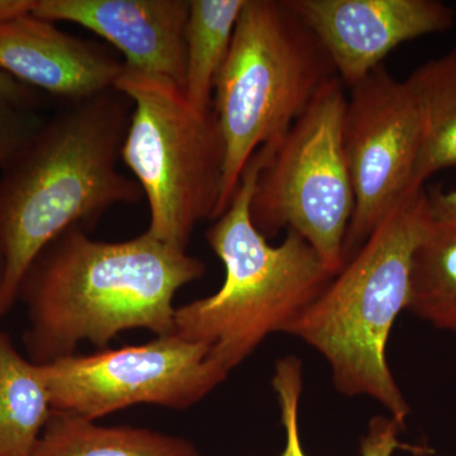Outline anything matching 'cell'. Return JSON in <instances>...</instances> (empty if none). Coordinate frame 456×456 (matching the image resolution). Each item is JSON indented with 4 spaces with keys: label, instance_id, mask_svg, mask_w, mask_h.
<instances>
[{
    "label": "cell",
    "instance_id": "ac0fdd59",
    "mask_svg": "<svg viewBox=\"0 0 456 456\" xmlns=\"http://www.w3.org/2000/svg\"><path fill=\"white\" fill-rule=\"evenodd\" d=\"M273 389L281 408L285 445L281 456H307L299 437V403L303 392V364L297 356H285L275 362Z\"/></svg>",
    "mask_w": 456,
    "mask_h": 456
},
{
    "label": "cell",
    "instance_id": "2e32d148",
    "mask_svg": "<svg viewBox=\"0 0 456 456\" xmlns=\"http://www.w3.org/2000/svg\"><path fill=\"white\" fill-rule=\"evenodd\" d=\"M246 0H191L185 25V97L200 112L213 110L216 79L232 44Z\"/></svg>",
    "mask_w": 456,
    "mask_h": 456
},
{
    "label": "cell",
    "instance_id": "ffe728a7",
    "mask_svg": "<svg viewBox=\"0 0 456 456\" xmlns=\"http://www.w3.org/2000/svg\"><path fill=\"white\" fill-rule=\"evenodd\" d=\"M403 430L401 425L391 416H375L369 422L367 434L360 444L362 456H392L397 449L422 452L424 450L404 445L399 441V432Z\"/></svg>",
    "mask_w": 456,
    "mask_h": 456
},
{
    "label": "cell",
    "instance_id": "7c38bea8",
    "mask_svg": "<svg viewBox=\"0 0 456 456\" xmlns=\"http://www.w3.org/2000/svg\"><path fill=\"white\" fill-rule=\"evenodd\" d=\"M123 66L32 13L0 22V73L69 103L113 89Z\"/></svg>",
    "mask_w": 456,
    "mask_h": 456
},
{
    "label": "cell",
    "instance_id": "cb8c5ba5",
    "mask_svg": "<svg viewBox=\"0 0 456 456\" xmlns=\"http://www.w3.org/2000/svg\"><path fill=\"white\" fill-rule=\"evenodd\" d=\"M2 278H3V264H2V260H0V284H2Z\"/></svg>",
    "mask_w": 456,
    "mask_h": 456
},
{
    "label": "cell",
    "instance_id": "277c9868",
    "mask_svg": "<svg viewBox=\"0 0 456 456\" xmlns=\"http://www.w3.org/2000/svg\"><path fill=\"white\" fill-rule=\"evenodd\" d=\"M273 147L255 152L227 211L207 231V241L224 264V284L175 311L174 334L208 345L228 373L270 335L285 334L335 277L296 231L287 230L284 241L273 246L254 226L251 200Z\"/></svg>",
    "mask_w": 456,
    "mask_h": 456
},
{
    "label": "cell",
    "instance_id": "9a60e30c",
    "mask_svg": "<svg viewBox=\"0 0 456 456\" xmlns=\"http://www.w3.org/2000/svg\"><path fill=\"white\" fill-rule=\"evenodd\" d=\"M51 415L40 365L0 327V456H31Z\"/></svg>",
    "mask_w": 456,
    "mask_h": 456
},
{
    "label": "cell",
    "instance_id": "52a82bcc",
    "mask_svg": "<svg viewBox=\"0 0 456 456\" xmlns=\"http://www.w3.org/2000/svg\"><path fill=\"white\" fill-rule=\"evenodd\" d=\"M340 77L329 80L292 127L274 143L257 178L251 220L270 239L296 231L332 275L345 265L344 245L354 193L342 123L347 95Z\"/></svg>",
    "mask_w": 456,
    "mask_h": 456
},
{
    "label": "cell",
    "instance_id": "7a4b0ae2",
    "mask_svg": "<svg viewBox=\"0 0 456 456\" xmlns=\"http://www.w3.org/2000/svg\"><path fill=\"white\" fill-rule=\"evenodd\" d=\"M134 106L117 89L71 102L44 122L0 174V321L33 259L69 228L92 226L143 198L118 169Z\"/></svg>",
    "mask_w": 456,
    "mask_h": 456
},
{
    "label": "cell",
    "instance_id": "8992f818",
    "mask_svg": "<svg viewBox=\"0 0 456 456\" xmlns=\"http://www.w3.org/2000/svg\"><path fill=\"white\" fill-rule=\"evenodd\" d=\"M114 89L132 102L121 160L149 203L146 232L187 251L198 224L215 220L224 145L215 113L200 112L167 77L123 66Z\"/></svg>",
    "mask_w": 456,
    "mask_h": 456
},
{
    "label": "cell",
    "instance_id": "7402d4cb",
    "mask_svg": "<svg viewBox=\"0 0 456 456\" xmlns=\"http://www.w3.org/2000/svg\"><path fill=\"white\" fill-rule=\"evenodd\" d=\"M0 97L9 99V101L26 108H29L37 99L32 88L17 82L4 73H0Z\"/></svg>",
    "mask_w": 456,
    "mask_h": 456
},
{
    "label": "cell",
    "instance_id": "ba28073f",
    "mask_svg": "<svg viewBox=\"0 0 456 456\" xmlns=\"http://www.w3.org/2000/svg\"><path fill=\"white\" fill-rule=\"evenodd\" d=\"M38 365L53 410L93 421L136 404L188 410L230 374L208 345L176 334Z\"/></svg>",
    "mask_w": 456,
    "mask_h": 456
},
{
    "label": "cell",
    "instance_id": "44dd1931",
    "mask_svg": "<svg viewBox=\"0 0 456 456\" xmlns=\"http://www.w3.org/2000/svg\"><path fill=\"white\" fill-rule=\"evenodd\" d=\"M426 194L432 224L456 227V188L450 191L432 189L426 191Z\"/></svg>",
    "mask_w": 456,
    "mask_h": 456
},
{
    "label": "cell",
    "instance_id": "5bb4252c",
    "mask_svg": "<svg viewBox=\"0 0 456 456\" xmlns=\"http://www.w3.org/2000/svg\"><path fill=\"white\" fill-rule=\"evenodd\" d=\"M421 122V146L413 188L456 167V46L432 59L407 77Z\"/></svg>",
    "mask_w": 456,
    "mask_h": 456
},
{
    "label": "cell",
    "instance_id": "5b68a950",
    "mask_svg": "<svg viewBox=\"0 0 456 456\" xmlns=\"http://www.w3.org/2000/svg\"><path fill=\"white\" fill-rule=\"evenodd\" d=\"M335 77L322 44L287 0H246L213 93L224 145L213 221L227 211L255 152L281 141Z\"/></svg>",
    "mask_w": 456,
    "mask_h": 456
},
{
    "label": "cell",
    "instance_id": "d6986e66",
    "mask_svg": "<svg viewBox=\"0 0 456 456\" xmlns=\"http://www.w3.org/2000/svg\"><path fill=\"white\" fill-rule=\"evenodd\" d=\"M42 125L28 108L0 97V169L16 158Z\"/></svg>",
    "mask_w": 456,
    "mask_h": 456
},
{
    "label": "cell",
    "instance_id": "30bf717a",
    "mask_svg": "<svg viewBox=\"0 0 456 456\" xmlns=\"http://www.w3.org/2000/svg\"><path fill=\"white\" fill-rule=\"evenodd\" d=\"M322 44L349 89L404 42L448 31L454 9L439 0H287Z\"/></svg>",
    "mask_w": 456,
    "mask_h": 456
},
{
    "label": "cell",
    "instance_id": "6da1fadb",
    "mask_svg": "<svg viewBox=\"0 0 456 456\" xmlns=\"http://www.w3.org/2000/svg\"><path fill=\"white\" fill-rule=\"evenodd\" d=\"M204 273L202 260L147 232L107 242L69 228L42 248L18 288L28 317L27 355L47 364L74 355L84 341L107 349L130 330L174 334V298Z\"/></svg>",
    "mask_w": 456,
    "mask_h": 456
},
{
    "label": "cell",
    "instance_id": "603a6c76",
    "mask_svg": "<svg viewBox=\"0 0 456 456\" xmlns=\"http://www.w3.org/2000/svg\"><path fill=\"white\" fill-rule=\"evenodd\" d=\"M36 0H0V22L32 13Z\"/></svg>",
    "mask_w": 456,
    "mask_h": 456
},
{
    "label": "cell",
    "instance_id": "9c48e42d",
    "mask_svg": "<svg viewBox=\"0 0 456 456\" xmlns=\"http://www.w3.org/2000/svg\"><path fill=\"white\" fill-rule=\"evenodd\" d=\"M342 147L354 193L345 263L413 188L421 122L406 80L380 65L351 86Z\"/></svg>",
    "mask_w": 456,
    "mask_h": 456
},
{
    "label": "cell",
    "instance_id": "4fadbf2b",
    "mask_svg": "<svg viewBox=\"0 0 456 456\" xmlns=\"http://www.w3.org/2000/svg\"><path fill=\"white\" fill-rule=\"evenodd\" d=\"M31 456H200V450L184 437L53 410Z\"/></svg>",
    "mask_w": 456,
    "mask_h": 456
},
{
    "label": "cell",
    "instance_id": "e0dca14e",
    "mask_svg": "<svg viewBox=\"0 0 456 456\" xmlns=\"http://www.w3.org/2000/svg\"><path fill=\"white\" fill-rule=\"evenodd\" d=\"M407 311L456 334V227L432 224L417 248Z\"/></svg>",
    "mask_w": 456,
    "mask_h": 456
},
{
    "label": "cell",
    "instance_id": "3957f363",
    "mask_svg": "<svg viewBox=\"0 0 456 456\" xmlns=\"http://www.w3.org/2000/svg\"><path fill=\"white\" fill-rule=\"evenodd\" d=\"M431 224L426 188L408 193L285 331L326 359L338 392L374 399L403 428L411 408L387 350Z\"/></svg>",
    "mask_w": 456,
    "mask_h": 456
},
{
    "label": "cell",
    "instance_id": "8fae6325",
    "mask_svg": "<svg viewBox=\"0 0 456 456\" xmlns=\"http://www.w3.org/2000/svg\"><path fill=\"white\" fill-rule=\"evenodd\" d=\"M191 0H36L33 16L70 22L110 42L123 64L184 86Z\"/></svg>",
    "mask_w": 456,
    "mask_h": 456
}]
</instances>
